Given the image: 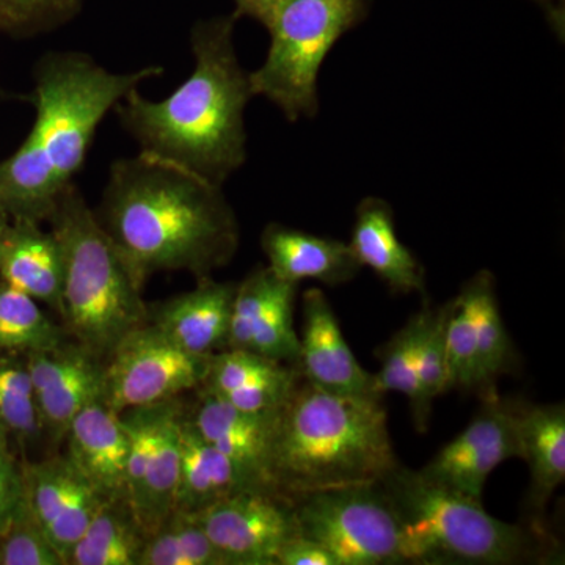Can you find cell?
Segmentation results:
<instances>
[{
    "label": "cell",
    "instance_id": "6da1fadb",
    "mask_svg": "<svg viewBox=\"0 0 565 565\" xmlns=\"http://www.w3.org/2000/svg\"><path fill=\"white\" fill-rule=\"evenodd\" d=\"M95 215L141 289L158 273L211 277L239 247L222 185L148 152L111 163Z\"/></svg>",
    "mask_w": 565,
    "mask_h": 565
},
{
    "label": "cell",
    "instance_id": "7a4b0ae2",
    "mask_svg": "<svg viewBox=\"0 0 565 565\" xmlns=\"http://www.w3.org/2000/svg\"><path fill=\"white\" fill-rule=\"evenodd\" d=\"M236 13L200 21L191 32L195 66L162 102L139 88L115 106L141 152L158 156L223 185L247 161L245 109L253 98L250 73L234 47Z\"/></svg>",
    "mask_w": 565,
    "mask_h": 565
},
{
    "label": "cell",
    "instance_id": "3957f363",
    "mask_svg": "<svg viewBox=\"0 0 565 565\" xmlns=\"http://www.w3.org/2000/svg\"><path fill=\"white\" fill-rule=\"evenodd\" d=\"M161 74L159 65L111 73L84 52L43 55L33 70L31 132L0 162V202L10 217L46 222L84 167L106 115L134 88Z\"/></svg>",
    "mask_w": 565,
    "mask_h": 565
},
{
    "label": "cell",
    "instance_id": "277c9868",
    "mask_svg": "<svg viewBox=\"0 0 565 565\" xmlns=\"http://www.w3.org/2000/svg\"><path fill=\"white\" fill-rule=\"evenodd\" d=\"M397 463L382 399L327 392L302 377L278 412L269 486L289 500L375 484Z\"/></svg>",
    "mask_w": 565,
    "mask_h": 565
},
{
    "label": "cell",
    "instance_id": "5b68a950",
    "mask_svg": "<svg viewBox=\"0 0 565 565\" xmlns=\"http://www.w3.org/2000/svg\"><path fill=\"white\" fill-rule=\"evenodd\" d=\"M46 223L62 247L63 329L106 362L126 334L150 321L143 289L134 281L76 182L58 199Z\"/></svg>",
    "mask_w": 565,
    "mask_h": 565
},
{
    "label": "cell",
    "instance_id": "8992f818",
    "mask_svg": "<svg viewBox=\"0 0 565 565\" xmlns=\"http://www.w3.org/2000/svg\"><path fill=\"white\" fill-rule=\"evenodd\" d=\"M401 534L405 564L512 565L537 559V533L494 519L482 501L451 492L397 463L381 481Z\"/></svg>",
    "mask_w": 565,
    "mask_h": 565
},
{
    "label": "cell",
    "instance_id": "52a82bcc",
    "mask_svg": "<svg viewBox=\"0 0 565 565\" xmlns=\"http://www.w3.org/2000/svg\"><path fill=\"white\" fill-rule=\"evenodd\" d=\"M367 9L370 0H281L267 25L266 62L250 73L253 95L269 99L289 121L316 117L319 70Z\"/></svg>",
    "mask_w": 565,
    "mask_h": 565
},
{
    "label": "cell",
    "instance_id": "ba28073f",
    "mask_svg": "<svg viewBox=\"0 0 565 565\" xmlns=\"http://www.w3.org/2000/svg\"><path fill=\"white\" fill-rule=\"evenodd\" d=\"M291 501L299 534L326 546L338 565L405 564L399 525L381 482L315 490Z\"/></svg>",
    "mask_w": 565,
    "mask_h": 565
},
{
    "label": "cell",
    "instance_id": "9c48e42d",
    "mask_svg": "<svg viewBox=\"0 0 565 565\" xmlns=\"http://www.w3.org/2000/svg\"><path fill=\"white\" fill-rule=\"evenodd\" d=\"M210 360L184 351L148 321L126 334L104 363L103 403L121 414L196 392Z\"/></svg>",
    "mask_w": 565,
    "mask_h": 565
},
{
    "label": "cell",
    "instance_id": "30bf717a",
    "mask_svg": "<svg viewBox=\"0 0 565 565\" xmlns=\"http://www.w3.org/2000/svg\"><path fill=\"white\" fill-rule=\"evenodd\" d=\"M184 411L174 397L120 414L129 438L128 497L147 535L159 530L177 505Z\"/></svg>",
    "mask_w": 565,
    "mask_h": 565
},
{
    "label": "cell",
    "instance_id": "8fae6325",
    "mask_svg": "<svg viewBox=\"0 0 565 565\" xmlns=\"http://www.w3.org/2000/svg\"><path fill=\"white\" fill-rule=\"evenodd\" d=\"M193 515L226 565H277L299 535L292 501L273 490H239Z\"/></svg>",
    "mask_w": 565,
    "mask_h": 565
},
{
    "label": "cell",
    "instance_id": "7c38bea8",
    "mask_svg": "<svg viewBox=\"0 0 565 565\" xmlns=\"http://www.w3.org/2000/svg\"><path fill=\"white\" fill-rule=\"evenodd\" d=\"M516 407L493 396L484 399L473 422L418 473L451 492L482 501L490 473L509 459H520Z\"/></svg>",
    "mask_w": 565,
    "mask_h": 565
},
{
    "label": "cell",
    "instance_id": "4fadbf2b",
    "mask_svg": "<svg viewBox=\"0 0 565 565\" xmlns=\"http://www.w3.org/2000/svg\"><path fill=\"white\" fill-rule=\"evenodd\" d=\"M41 430L52 444L65 441L74 416L102 396L104 360L68 340L28 353Z\"/></svg>",
    "mask_w": 565,
    "mask_h": 565
},
{
    "label": "cell",
    "instance_id": "5bb4252c",
    "mask_svg": "<svg viewBox=\"0 0 565 565\" xmlns=\"http://www.w3.org/2000/svg\"><path fill=\"white\" fill-rule=\"evenodd\" d=\"M297 286L263 266L237 282L228 349L297 364L300 348L299 334L294 330Z\"/></svg>",
    "mask_w": 565,
    "mask_h": 565
},
{
    "label": "cell",
    "instance_id": "9a60e30c",
    "mask_svg": "<svg viewBox=\"0 0 565 565\" xmlns=\"http://www.w3.org/2000/svg\"><path fill=\"white\" fill-rule=\"evenodd\" d=\"M25 492L33 519L68 565L71 552L106 498L66 456L24 460Z\"/></svg>",
    "mask_w": 565,
    "mask_h": 565
},
{
    "label": "cell",
    "instance_id": "2e32d148",
    "mask_svg": "<svg viewBox=\"0 0 565 565\" xmlns=\"http://www.w3.org/2000/svg\"><path fill=\"white\" fill-rule=\"evenodd\" d=\"M299 344L297 366L308 382L344 396L382 399L375 392L374 374L356 362L333 308L319 288L303 294V329Z\"/></svg>",
    "mask_w": 565,
    "mask_h": 565
},
{
    "label": "cell",
    "instance_id": "e0dca14e",
    "mask_svg": "<svg viewBox=\"0 0 565 565\" xmlns=\"http://www.w3.org/2000/svg\"><path fill=\"white\" fill-rule=\"evenodd\" d=\"M196 394L199 397L188 416L204 440L228 457L253 489L273 490L269 457L281 407L270 412H245L203 390H196Z\"/></svg>",
    "mask_w": 565,
    "mask_h": 565
},
{
    "label": "cell",
    "instance_id": "ac0fdd59",
    "mask_svg": "<svg viewBox=\"0 0 565 565\" xmlns=\"http://www.w3.org/2000/svg\"><path fill=\"white\" fill-rule=\"evenodd\" d=\"M237 282L200 278L192 291L178 294L150 310V322L184 351L212 355L228 349Z\"/></svg>",
    "mask_w": 565,
    "mask_h": 565
},
{
    "label": "cell",
    "instance_id": "d6986e66",
    "mask_svg": "<svg viewBox=\"0 0 565 565\" xmlns=\"http://www.w3.org/2000/svg\"><path fill=\"white\" fill-rule=\"evenodd\" d=\"M66 457L103 498L128 494L129 438L120 414L93 399L74 416Z\"/></svg>",
    "mask_w": 565,
    "mask_h": 565
},
{
    "label": "cell",
    "instance_id": "ffe728a7",
    "mask_svg": "<svg viewBox=\"0 0 565 565\" xmlns=\"http://www.w3.org/2000/svg\"><path fill=\"white\" fill-rule=\"evenodd\" d=\"M302 379L299 366L243 349L212 353L199 390L245 412L278 411Z\"/></svg>",
    "mask_w": 565,
    "mask_h": 565
},
{
    "label": "cell",
    "instance_id": "44dd1931",
    "mask_svg": "<svg viewBox=\"0 0 565 565\" xmlns=\"http://www.w3.org/2000/svg\"><path fill=\"white\" fill-rule=\"evenodd\" d=\"M0 278L62 315V247L43 223L11 218L0 245Z\"/></svg>",
    "mask_w": 565,
    "mask_h": 565
},
{
    "label": "cell",
    "instance_id": "7402d4cb",
    "mask_svg": "<svg viewBox=\"0 0 565 565\" xmlns=\"http://www.w3.org/2000/svg\"><path fill=\"white\" fill-rule=\"evenodd\" d=\"M262 247L269 259L267 267L278 278L294 285L303 280L343 285L353 280L362 269L351 245L288 228L280 223H270L264 228Z\"/></svg>",
    "mask_w": 565,
    "mask_h": 565
},
{
    "label": "cell",
    "instance_id": "603a6c76",
    "mask_svg": "<svg viewBox=\"0 0 565 565\" xmlns=\"http://www.w3.org/2000/svg\"><path fill=\"white\" fill-rule=\"evenodd\" d=\"M349 245L362 267L374 270L393 292L424 294L423 266L397 237L393 210L385 200L367 196L360 202Z\"/></svg>",
    "mask_w": 565,
    "mask_h": 565
},
{
    "label": "cell",
    "instance_id": "cb8c5ba5",
    "mask_svg": "<svg viewBox=\"0 0 565 565\" xmlns=\"http://www.w3.org/2000/svg\"><path fill=\"white\" fill-rule=\"evenodd\" d=\"M516 434L520 459L530 468L531 511L542 512L557 487L565 481V408L564 404L516 407Z\"/></svg>",
    "mask_w": 565,
    "mask_h": 565
},
{
    "label": "cell",
    "instance_id": "d4e9b609",
    "mask_svg": "<svg viewBox=\"0 0 565 565\" xmlns=\"http://www.w3.org/2000/svg\"><path fill=\"white\" fill-rule=\"evenodd\" d=\"M180 445L177 511L196 514L230 494L253 489L232 460L204 440L189 418L188 408L181 418Z\"/></svg>",
    "mask_w": 565,
    "mask_h": 565
},
{
    "label": "cell",
    "instance_id": "484cf974",
    "mask_svg": "<svg viewBox=\"0 0 565 565\" xmlns=\"http://www.w3.org/2000/svg\"><path fill=\"white\" fill-rule=\"evenodd\" d=\"M147 539L128 494L106 498L74 545L68 565H139Z\"/></svg>",
    "mask_w": 565,
    "mask_h": 565
},
{
    "label": "cell",
    "instance_id": "4316f807",
    "mask_svg": "<svg viewBox=\"0 0 565 565\" xmlns=\"http://www.w3.org/2000/svg\"><path fill=\"white\" fill-rule=\"evenodd\" d=\"M473 313L476 344H478V390L484 399L498 396L494 381L509 370L512 345L505 332L493 275L481 270L460 291Z\"/></svg>",
    "mask_w": 565,
    "mask_h": 565
},
{
    "label": "cell",
    "instance_id": "83f0119b",
    "mask_svg": "<svg viewBox=\"0 0 565 565\" xmlns=\"http://www.w3.org/2000/svg\"><path fill=\"white\" fill-rule=\"evenodd\" d=\"M0 429L22 459L43 437L28 353L0 352Z\"/></svg>",
    "mask_w": 565,
    "mask_h": 565
},
{
    "label": "cell",
    "instance_id": "f1b7e54d",
    "mask_svg": "<svg viewBox=\"0 0 565 565\" xmlns=\"http://www.w3.org/2000/svg\"><path fill=\"white\" fill-rule=\"evenodd\" d=\"M40 302L0 278V352L31 353L68 340Z\"/></svg>",
    "mask_w": 565,
    "mask_h": 565
},
{
    "label": "cell",
    "instance_id": "f546056e",
    "mask_svg": "<svg viewBox=\"0 0 565 565\" xmlns=\"http://www.w3.org/2000/svg\"><path fill=\"white\" fill-rule=\"evenodd\" d=\"M139 565H226L195 515L174 511L148 535Z\"/></svg>",
    "mask_w": 565,
    "mask_h": 565
},
{
    "label": "cell",
    "instance_id": "4dcf8cb0",
    "mask_svg": "<svg viewBox=\"0 0 565 565\" xmlns=\"http://www.w3.org/2000/svg\"><path fill=\"white\" fill-rule=\"evenodd\" d=\"M434 308L424 305L422 311L408 319L399 332L381 349L382 367L374 374L375 392L384 399L386 393H403L408 403L416 397V364L423 338L433 319Z\"/></svg>",
    "mask_w": 565,
    "mask_h": 565
},
{
    "label": "cell",
    "instance_id": "1f68e13d",
    "mask_svg": "<svg viewBox=\"0 0 565 565\" xmlns=\"http://www.w3.org/2000/svg\"><path fill=\"white\" fill-rule=\"evenodd\" d=\"M452 311V300L434 308L433 319L424 334L416 364V397L411 405L414 423L419 433H426L434 401L448 392L446 371V327Z\"/></svg>",
    "mask_w": 565,
    "mask_h": 565
},
{
    "label": "cell",
    "instance_id": "d6a6232c",
    "mask_svg": "<svg viewBox=\"0 0 565 565\" xmlns=\"http://www.w3.org/2000/svg\"><path fill=\"white\" fill-rule=\"evenodd\" d=\"M85 0H0V35L32 39L57 31L81 13Z\"/></svg>",
    "mask_w": 565,
    "mask_h": 565
},
{
    "label": "cell",
    "instance_id": "836d02e7",
    "mask_svg": "<svg viewBox=\"0 0 565 565\" xmlns=\"http://www.w3.org/2000/svg\"><path fill=\"white\" fill-rule=\"evenodd\" d=\"M446 371L448 392L452 388L478 390V344L473 313L462 294L452 300L446 327Z\"/></svg>",
    "mask_w": 565,
    "mask_h": 565
},
{
    "label": "cell",
    "instance_id": "e575fe53",
    "mask_svg": "<svg viewBox=\"0 0 565 565\" xmlns=\"http://www.w3.org/2000/svg\"><path fill=\"white\" fill-rule=\"evenodd\" d=\"M0 565H65L31 509L0 533Z\"/></svg>",
    "mask_w": 565,
    "mask_h": 565
},
{
    "label": "cell",
    "instance_id": "d590c367",
    "mask_svg": "<svg viewBox=\"0 0 565 565\" xmlns=\"http://www.w3.org/2000/svg\"><path fill=\"white\" fill-rule=\"evenodd\" d=\"M28 509L24 459L17 455L9 435L0 429V533Z\"/></svg>",
    "mask_w": 565,
    "mask_h": 565
},
{
    "label": "cell",
    "instance_id": "8d00e7d4",
    "mask_svg": "<svg viewBox=\"0 0 565 565\" xmlns=\"http://www.w3.org/2000/svg\"><path fill=\"white\" fill-rule=\"evenodd\" d=\"M277 565H338V561L326 546L299 534L282 545Z\"/></svg>",
    "mask_w": 565,
    "mask_h": 565
},
{
    "label": "cell",
    "instance_id": "74e56055",
    "mask_svg": "<svg viewBox=\"0 0 565 565\" xmlns=\"http://www.w3.org/2000/svg\"><path fill=\"white\" fill-rule=\"evenodd\" d=\"M237 18L248 17L259 21V0H234Z\"/></svg>",
    "mask_w": 565,
    "mask_h": 565
},
{
    "label": "cell",
    "instance_id": "f35d334b",
    "mask_svg": "<svg viewBox=\"0 0 565 565\" xmlns=\"http://www.w3.org/2000/svg\"><path fill=\"white\" fill-rule=\"evenodd\" d=\"M281 0H259V22L263 25H269L277 7L280 6Z\"/></svg>",
    "mask_w": 565,
    "mask_h": 565
},
{
    "label": "cell",
    "instance_id": "ab89813d",
    "mask_svg": "<svg viewBox=\"0 0 565 565\" xmlns=\"http://www.w3.org/2000/svg\"><path fill=\"white\" fill-rule=\"evenodd\" d=\"M11 217L7 212L6 206L0 202V245H2L3 236H6L7 228H9Z\"/></svg>",
    "mask_w": 565,
    "mask_h": 565
},
{
    "label": "cell",
    "instance_id": "60d3db41",
    "mask_svg": "<svg viewBox=\"0 0 565 565\" xmlns=\"http://www.w3.org/2000/svg\"><path fill=\"white\" fill-rule=\"evenodd\" d=\"M539 2H553V0H539Z\"/></svg>",
    "mask_w": 565,
    "mask_h": 565
}]
</instances>
